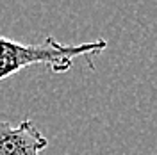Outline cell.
Here are the masks:
<instances>
[{"label": "cell", "mask_w": 157, "mask_h": 155, "mask_svg": "<svg viewBox=\"0 0 157 155\" xmlns=\"http://www.w3.org/2000/svg\"><path fill=\"white\" fill-rule=\"evenodd\" d=\"M105 48V39L80 45H63L56 38L48 36L45 43L25 45L0 36V80L34 64H45L54 73H66L73 64V57H86L91 64V55H97Z\"/></svg>", "instance_id": "cell-1"}, {"label": "cell", "mask_w": 157, "mask_h": 155, "mask_svg": "<svg viewBox=\"0 0 157 155\" xmlns=\"http://www.w3.org/2000/svg\"><path fill=\"white\" fill-rule=\"evenodd\" d=\"M47 146L48 139L32 119H23L18 125L0 119V155H39Z\"/></svg>", "instance_id": "cell-2"}]
</instances>
